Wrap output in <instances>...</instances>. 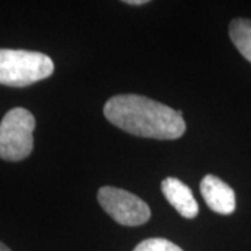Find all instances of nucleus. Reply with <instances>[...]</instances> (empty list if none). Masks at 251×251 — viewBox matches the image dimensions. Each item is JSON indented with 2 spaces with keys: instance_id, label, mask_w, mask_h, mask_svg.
<instances>
[{
  "instance_id": "obj_1",
  "label": "nucleus",
  "mask_w": 251,
  "mask_h": 251,
  "mask_svg": "<svg viewBox=\"0 0 251 251\" xmlns=\"http://www.w3.org/2000/svg\"><path fill=\"white\" fill-rule=\"evenodd\" d=\"M103 115L126 133L144 138L176 140L186 131L181 110L143 95H115L105 103Z\"/></svg>"
},
{
  "instance_id": "obj_2",
  "label": "nucleus",
  "mask_w": 251,
  "mask_h": 251,
  "mask_svg": "<svg viewBox=\"0 0 251 251\" xmlns=\"http://www.w3.org/2000/svg\"><path fill=\"white\" fill-rule=\"evenodd\" d=\"M54 64L45 53L0 49V84L9 87H27L52 75Z\"/></svg>"
},
{
  "instance_id": "obj_3",
  "label": "nucleus",
  "mask_w": 251,
  "mask_h": 251,
  "mask_svg": "<svg viewBox=\"0 0 251 251\" xmlns=\"http://www.w3.org/2000/svg\"><path fill=\"white\" fill-rule=\"evenodd\" d=\"M35 117L24 108L9 110L0 122V158L18 162L31 155L34 148Z\"/></svg>"
},
{
  "instance_id": "obj_4",
  "label": "nucleus",
  "mask_w": 251,
  "mask_h": 251,
  "mask_svg": "<svg viewBox=\"0 0 251 251\" xmlns=\"http://www.w3.org/2000/svg\"><path fill=\"white\" fill-rule=\"evenodd\" d=\"M98 201L110 218L125 226H140L151 218L150 206L141 198L123 188L110 186L99 188Z\"/></svg>"
},
{
  "instance_id": "obj_5",
  "label": "nucleus",
  "mask_w": 251,
  "mask_h": 251,
  "mask_svg": "<svg viewBox=\"0 0 251 251\" xmlns=\"http://www.w3.org/2000/svg\"><path fill=\"white\" fill-rule=\"evenodd\" d=\"M200 190L206 205L214 212L230 215L236 209V196L233 188L214 175H206L201 180Z\"/></svg>"
},
{
  "instance_id": "obj_6",
  "label": "nucleus",
  "mask_w": 251,
  "mask_h": 251,
  "mask_svg": "<svg viewBox=\"0 0 251 251\" xmlns=\"http://www.w3.org/2000/svg\"><path fill=\"white\" fill-rule=\"evenodd\" d=\"M162 193L165 198L180 215L187 219L196 218L198 214V204L193 191L187 184L176 177H168L162 181Z\"/></svg>"
},
{
  "instance_id": "obj_7",
  "label": "nucleus",
  "mask_w": 251,
  "mask_h": 251,
  "mask_svg": "<svg viewBox=\"0 0 251 251\" xmlns=\"http://www.w3.org/2000/svg\"><path fill=\"white\" fill-rule=\"evenodd\" d=\"M229 35L237 50L251 63V20H233L229 27Z\"/></svg>"
},
{
  "instance_id": "obj_8",
  "label": "nucleus",
  "mask_w": 251,
  "mask_h": 251,
  "mask_svg": "<svg viewBox=\"0 0 251 251\" xmlns=\"http://www.w3.org/2000/svg\"><path fill=\"white\" fill-rule=\"evenodd\" d=\"M133 251H183L179 246L169 242L166 239L155 237V239H147L141 242Z\"/></svg>"
},
{
  "instance_id": "obj_9",
  "label": "nucleus",
  "mask_w": 251,
  "mask_h": 251,
  "mask_svg": "<svg viewBox=\"0 0 251 251\" xmlns=\"http://www.w3.org/2000/svg\"><path fill=\"white\" fill-rule=\"evenodd\" d=\"M125 3L131 4V6H141V4H145V3H148V1H147V0H127Z\"/></svg>"
},
{
  "instance_id": "obj_10",
  "label": "nucleus",
  "mask_w": 251,
  "mask_h": 251,
  "mask_svg": "<svg viewBox=\"0 0 251 251\" xmlns=\"http://www.w3.org/2000/svg\"><path fill=\"white\" fill-rule=\"evenodd\" d=\"M0 251H11V250H10L7 246H4L3 243H0Z\"/></svg>"
}]
</instances>
